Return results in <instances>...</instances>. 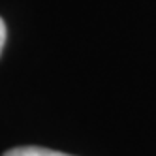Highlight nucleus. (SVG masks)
<instances>
[{
    "mask_svg": "<svg viewBox=\"0 0 156 156\" xmlns=\"http://www.w3.org/2000/svg\"><path fill=\"white\" fill-rule=\"evenodd\" d=\"M2 156H72V154L58 152L53 149H43V147H15L6 151Z\"/></svg>",
    "mask_w": 156,
    "mask_h": 156,
    "instance_id": "nucleus-1",
    "label": "nucleus"
},
{
    "mask_svg": "<svg viewBox=\"0 0 156 156\" xmlns=\"http://www.w3.org/2000/svg\"><path fill=\"white\" fill-rule=\"evenodd\" d=\"M4 43H6V23H4V19L0 17V53L4 49Z\"/></svg>",
    "mask_w": 156,
    "mask_h": 156,
    "instance_id": "nucleus-2",
    "label": "nucleus"
}]
</instances>
